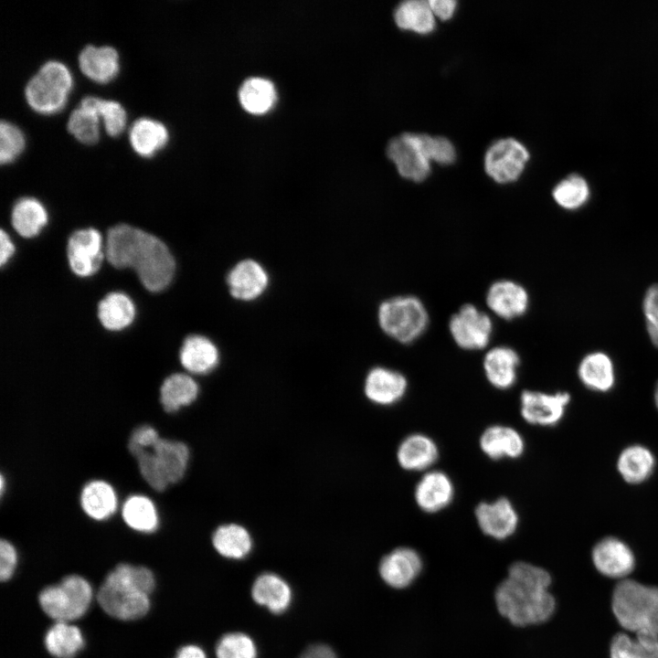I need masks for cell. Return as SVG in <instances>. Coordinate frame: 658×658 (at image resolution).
Returning a JSON list of instances; mask_svg holds the SVG:
<instances>
[{
  "label": "cell",
  "instance_id": "cell-1",
  "mask_svg": "<svg viewBox=\"0 0 658 658\" xmlns=\"http://www.w3.org/2000/svg\"><path fill=\"white\" fill-rule=\"evenodd\" d=\"M105 257L115 268H133L150 292L166 288L175 270L174 257L161 239L127 224L108 230Z\"/></svg>",
  "mask_w": 658,
  "mask_h": 658
},
{
  "label": "cell",
  "instance_id": "cell-2",
  "mask_svg": "<svg viewBox=\"0 0 658 658\" xmlns=\"http://www.w3.org/2000/svg\"><path fill=\"white\" fill-rule=\"evenodd\" d=\"M551 582L545 568L524 561L513 563L494 591L498 612L516 627L547 621L556 610Z\"/></svg>",
  "mask_w": 658,
  "mask_h": 658
},
{
  "label": "cell",
  "instance_id": "cell-3",
  "mask_svg": "<svg viewBox=\"0 0 658 658\" xmlns=\"http://www.w3.org/2000/svg\"><path fill=\"white\" fill-rule=\"evenodd\" d=\"M154 588V578L150 569L122 563L107 575L97 600L109 615L119 620H136L149 610L148 595Z\"/></svg>",
  "mask_w": 658,
  "mask_h": 658
},
{
  "label": "cell",
  "instance_id": "cell-4",
  "mask_svg": "<svg viewBox=\"0 0 658 658\" xmlns=\"http://www.w3.org/2000/svg\"><path fill=\"white\" fill-rule=\"evenodd\" d=\"M139 472L147 484L157 492L183 479L188 467L190 451L180 440L159 438L146 447H129Z\"/></svg>",
  "mask_w": 658,
  "mask_h": 658
},
{
  "label": "cell",
  "instance_id": "cell-5",
  "mask_svg": "<svg viewBox=\"0 0 658 658\" xmlns=\"http://www.w3.org/2000/svg\"><path fill=\"white\" fill-rule=\"evenodd\" d=\"M611 609L619 624L633 633L658 635V588L621 579L613 589Z\"/></svg>",
  "mask_w": 658,
  "mask_h": 658
},
{
  "label": "cell",
  "instance_id": "cell-6",
  "mask_svg": "<svg viewBox=\"0 0 658 658\" xmlns=\"http://www.w3.org/2000/svg\"><path fill=\"white\" fill-rule=\"evenodd\" d=\"M429 313L420 299L414 295H398L383 301L377 310L381 330L401 344H410L420 337L429 325Z\"/></svg>",
  "mask_w": 658,
  "mask_h": 658
},
{
  "label": "cell",
  "instance_id": "cell-7",
  "mask_svg": "<svg viewBox=\"0 0 658 658\" xmlns=\"http://www.w3.org/2000/svg\"><path fill=\"white\" fill-rule=\"evenodd\" d=\"M73 87L71 72L59 61L46 62L27 82L25 96L29 106L41 114L61 111Z\"/></svg>",
  "mask_w": 658,
  "mask_h": 658
},
{
  "label": "cell",
  "instance_id": "cell-8",
  "mask_svg": "<svg viewBox=\"0 0 658 658\" xmlns=\"http://www.w3.org/2000/svg\"><path fill=\"white\" fill-rule=\"evenodd\" d=\"M91 600L90 583L78 575L65 577L59 584L45 588L38 596L44 612L56 621L63 622L80 618Z\"/></svg>",
  "mask_w": 658,
  "mask_h": 658
},
{
  "label": "cell",
  "instance_id": "cell-9",
  "mask_svg": "<svg viewBox=\"0 0 658 658\" xmlns=\"http://www.w3.org/2000/svg\"><path fill=\"white\" fill-rule=\"evenodd\" d=\"M528 160L529 152L522 143L514 138H503L486 151L484 169L496 183H512L522 175Z\"/></svg>",
  "mask_w": 658,
  "mask_h": 658
},
{
  "label": "cell",
  "instance_id": "cell-10",
  "mask_svg": "<svg viewBox=\"0 0 658 658\" xmlns=\"http://www.w3.org/2000/svg\"><path fill=\"white\" fill-rule=\"evenodd\" d=\"M491 317L473 304L462 305L449 321V331L455 344L464 350L485 348L493 333Z\"/></svg>",
  "mask_w": 658,
  "mask_h": 658
},
{
  "label": "cell",
  "instance_id": "cell-11",
  "mask_svg": "<svg viewBox=\"0 0 658 658\" xmlns=\"http://www.w3.org/2000/svg\"><path fill=\"white\" fill-rule=\"evenodd\" d=\"M570 402L571 394L568 391L524 390L520 396V413L531 425L555 427L563 420Z\"/></svg>",
  "mask_w": 658,
  "mask_h": 658
},
{
  "label": "cell",
  "instance_id": "cell-12",
  "mask_svg": "<svg viewBox=\"0 0 658 658\" xmlns=\"http://www.w3.org/2000/svg\"><path fill=\"white\" fill-rule=\"evenodd\" d=\"M67 255L69 267L76 275L88 277L94 274L105 256L101 233L94 228L73 232L68 241Z\"/></svg>",
  "mask_w": 658,
  "mask_h": 658
},
{
  "label": "cell",
  "instance_id": "cell-13",
  "mask_svg": "<svg viewBox=\"0 0 658 658\" xmlns=\"http://www.w3.org/2000/svg\"><path fill=\"white\" fill-rule=\"evenodd\" d=\"M591 559L600 574L621 580L633 571L636 562L630 546L613 536H604L593 546Z\"/></svg>",
  "mask_w": 658,
  "mask_h": 658
},
{
  "label": "cell",
  "instance_id": "cell-14",
  "mask_svg": "<svg viewBox=\"0 0 658 658\" xmlns=\"http://www.w3.org/2000/svg\"><path fill=\"white\" fill-rule=\"evenodd\" d=\"M387 154L408 180L421 182L430 174V162L420 150L415 133H404L390 140Z\"/></svg>",
  "mask_w": 658,
  "mask_h": 658
},
{
  "label": "cell",
  "instance_id": "cell-15",
  "mask_svg": "<svg viewBox=\"0 0 658 658\" xmlns=\"http://www.w3.org/2000/svg\"><path fill=\"white\" fill-rule=\"evenodd\" d=\"M423 569V560L417 550L400 547L385 555L378 567L382 580L396 589L409 587Z\"/></svg>",
  "mask_w": 658,
  "mask_h": 658
},
{
  "label": "cell",
  "instance_id": "cell-16",
  "mask_svg": "<svg viewBox=\"0 0 658 658\" xmlns=\"http://www.w3.org/2000/svg\"><path fill=\"white\" fill-rule=\"evenodd\" d=\"M475 517L482 532L496 540L510 537L519 524L515 506L505 497L480 503L475 508Z\"/></svg>",
  "mask_w": 658,
  "mask_h": 658
},
{
  "label": "cell",
  "instance_id": "cell-17",
  "mask_svg": "<svg viewBox=\"0 0 658 658\" xmlns=\"http://www.w3.org/2000/svg\"><path fill=\"white\" fill-rule=\"evenodd\" d=\"M269 282L270 277L266 269L252 259L237 262L227 274L229 293L233 298L244 302L260 297Z\"/></svg>",
  "mask_w": 658,
  "mask_h": 658
},
{
  "label": "cell",
  "instance_id": "cell-18",
  "mask_svg": "<svg viewBox=\"0 0 658 658\" xmlns=\"http://www.w3.org/2000/svg\"><path fill=\"white\" fill-rule=\"evenodd\" d=\"M577 376L586 389L597 394L610 393L617 383L615 363L608 353L601 350L590 351L581 357Z\"/></svg>",
  "mask_w": 658,
  "mask_h": 658
},
{
  "label": "cell",
  "instance_id": "cell-19",
  "mask_svg": "<svg viewBox=\"0 0 658 658\" xmlns=\"http://www.w3.org/2000/svg\"><path fill=\"white\" fill-rule=\"evenodd\" d=\"M529 301L526 289L512 280L494 281L490 285L485 295L488 308L504 320H512L525 313Z\"/></svg>",
  "mask_w": 658,
  "mask_h": 658
},
{
  "label": "cell",
  "instance_id": "cell-20",
  "mask_svg": "<svg viewBox=\"0 0 658 658\" xmlns=\"http://www.w3.org/2000/svg\"><path fill=\"white\" fill-rule=\"evenodd\" d=\"M616 471L621 480L630 485H640L648 482L657 467V458L648 446L631 443L619 452Z\"/></svg>",
  "mask_w": 658,
  "mask_h": 658
},
{
  "label": "cell",
  "instance_id": "cell-21",
  "mask_svg": "<svg viewBox=\"0 0 658 658\" xmlns=\"http://www.w3.org/2000/svg\"><path fill=\"white\" fill-rule=\"evenodd\" d=\"M408 389L403 374L385 366H375L366 375L364 392L368 400L379 406H391L400 401Z\"/></svg>",
  "mask_w": 658,
  "mask_h": 658
},
{
  "label": "cell",
  "instance_id": "cell-22",
  "mask_svg": "<svg viewBox=\"0 0 658 658\" xmlns=\"http://www.w3.org/2000/svg\"><path fill=\"white\" fill-rule=\"evenodd\" d=\"M414 497L417 505L426 513H437L446 508L453 500L454 486L443 472L430 471L418 482Z\"/></svg>",
  "mask_w": 658,
  "mask_h": 658
},
{
  "label": "cell",
  "instance_id": "cell-23",
  "mask_svg": "<svg viewBox=\"0 0 658 658\" xmlns=\"http://www.w3.org/2000/svg\"><path fill=\"white\" fill-rule=\"evenodd\" d=\"M219 358L218 346L209 338L199 334L187 336L179 353L183 367L196 375L212 372L218 366Z\"/></svg>",
  "mask_w": 658,
  "mask_h": 658
},
{
  "label": "cell",
  "instance_id": "cell-24",
  "mask_svg": "<svg viewBox=\"0 0 658 658\" xmlns=\"http://www.w3.org/2000/svg\"><path fill=\"white\" fill-rule=\"evenodd\" d=\"M519 365L520 357L516 351L505 345L491 348L483 358L485 377L498 389H507L514 386Z\"/></svg>",
  "mask_w": 658,
  "mask_h": 658
},
{
  "label": "cell",
  "instance_id": "cell-25",
  "mask_svg": "<svg viewBox=\"0 0 658 658\" xmlns=\"http://www.w3.org/2000/svg\"><path fill=\"white\" fill-rule=\"evenodd\" d=\"M483 452L492 460L516 459L525 451V440L515 429L493 425L482 433L479 440Z\"/></svg>",
  "mask_w": 658,
  "mask_h": 658
},
{
  "label": "cell",
  "instance_id": "cell-26",
  "mask_svg": "<svg viewBox=\"0 0 658 658\" xmlns=\"http://www.w3.org/2000/svg\"><path fill=\"white\" fill-rule=\"evenodd\" d=\"M439 457L435 441L421 433L406 437L397 450V460L400 467L411 472L425 471L432 466Z\"/></svg>",
  "mask_w": 658,
  "mask_h": 658
},
{
  "label": "cell",
  "instance_id": "cell-27",
  "mask_svg": "<svg viewBox=\"0 0 658 658\" xmlns=\"http://www.w3.org/2000/svg\"><path fill=\"white\" fill-rule=\"evenodd\" d=\"M79 65L82 73L98 83H107L118 74L119 55L110 46H86L79 56Z\"/></svg>",
  "mask_w": 658,
  "mask_h": 658
},
{
  "label": "cell",
  "instance_id": "cell-28",
  "mask_svg": "<svg viewBox=\"0 0 658 658\" xmlns=\"http://www.w3.org/2000/svg\"><path fill=\"white\" fill-rule=\"evenodd\" d=\"M80 505L89 517L98 521L108 519L117 509L115 490L105 481H90L81 490Z\"/></svg>",
  "mask_w": 658,
  "mask_h": 658
},
{
  "label": "cell",
  "instance_id": "cell-29",
  "mask_svg": "<svg viewBox=\"0 0 658 658\" xmlns=\"http://www.w3.org/2000/svg\"><path fill=\"white\" fill-rule=\"evenodd\" d=\"M169 139L167 128L160 122L142 117L137 119L129 131L133 149L143 157H151L164 148Z\"/></svg>",
  "mask_w": 658,
  "mask_h": 658
},
{
  "label": "cell",
  "instance_id": "cell-30",
  "mask_svg": "<svg viewBox=\"0 0 658 658\" xmlns=\"http://www.w3.org/2000/svg\"><path fill=\"white\" fill-rule=\"evenodd\" d=\"M198 393V384L189 374L175 373L164 380L160 387V402L166 412L173 413L191 405Z\"/></svg>",
  "mask_w": 658,
  "mask_h": 658
},
{
  "label": "cell",
  "instance_id": "cell-31",
  "mask_svg": "<svg viewBox=\"0 0 658 658\" xmlns=\"http://www.w3.org/2000/svg\"><path fill=\"white\" fill-rule=\"evenodd\" d=\"M251 594L260 605L267 607L273 613L283 612L292 600L289 585L279 576L265 573L255 580Z\"/></svg>",
  "mask_w": 658,
  "mask_h": 658
},
{
  "label": "cell",
  "instance_id": "cell-32",
  "mask_svg": "<svg viewBox=\"0 0 658 658\" xmlns=\"http://www.w3.org/2000/svg\"><path fill=\"white\" fill-rule=\"evenodd\" d=\"M217 552L224 557L241 559L252 548V538L246 527L236 523L224 524L217 527L212 536Z\"/></svg>",
  "mask_w": 658,
  "mask_h": 658
},
{
  "label": "cell",
  "instance_id": "cell-33",
  "mask_svg": "<svg viewBox=\"0 0 658 658\" xmlns=\"http://www.w3.org/2000/svg\"><path fill=\"white\" fill-rule=\"evenodd\" d=\"M610 658H658V635L642 631L631 637L616 634L610 647Z\"/></svg>",
  "mask_w": 658,
  "mask_h": 658
},
{
  "label": "cell",
  "instance_id": "cell-34",
  "mask_svg": "<svg viewBox=\"0 0 658 658\" xmlns=\"http://www.w3.org/2000/svg\"><path fill=\"white\" fill-rule=\"evenodd\" d=\"M135 308L132 300L122 292L107 294L98 305V317L109 330L118 331L132 324Z\"/></svg>",
  "mask_w": 658,
  "mask_h": 658
},
{
  "label": "cell",
  "instance_id": "cell-35",
  "mask_svg": "<svg viewBox=\"0 0 658 658\" xmlns=\"http://www.w3.org/2000/svg\"><path fill=\"white\" fill-rule=\"evenodd\" d=\"M122 516L125 524L137 532L153 533L159 525L154 502L142 494H133L124 501Z\"/></svg>",
  "mask_w": 658,
  "mask_h": 658
},
{
  "label": "cell",
  "instance_id": "cell-36",
  "mask_svg": "<svg viewBox=\"0 0 658 658\" xmlns=\"http://www.w3.org/2000/svg\"><path fill=\"white\" fill-rule=\"evenodd\" d=\"M11 222L15 230L24 238L37 236L48 222L43 205L34 197L20 198L14 206Z\"/></svg>",
  "mask_w": 658,
  "mask_h": 658
},
{
  "label": "cell",
  "instance_id": "cell-37",
  "mask_svg": "<svg viewBox=\"0 0 658 658\" xmlns=\"http://www.w3.org/2000/svg\"><path fill=\"white\" fill-rule=\"evenodd\" d=\"M394 18L397 26L405 30L419 34H429L435 28V16L429 1L408 0L400 3L395 9Z\"/></svg>",
  "mask_w": 658,
  "mask_h": 658
},
{
  "label": "cell",
  "instance_id": "cell-38",
  "mask_svg": "<svg viewBox=\"0 0 658 658\" xmlns=\"http://www.w3.org/2000/svg\"><path fill=\"white\" fill-rule=\"evenodd\" d=\"M83 645L81 631L69 622L57 621L45 635V646L56 658H73Z\"/></svg>",
  "mask_w": 658,
  "mask_h": 658
},
{
  "label": "cell",
  "instance_id": "cell-39",
  "mask_svg": "<svg viewBox=\"0 0 658 658\" xmlns=\"http://www.w3.org/2000/svg\"><path fill=\"white\" fill-rule=\"evenodd\" d=\"M241 106L252 114L267 112L275 103L276 90L273 84L263 78L246 80L239 92Z\"/></svg>",
  "mask_w": 658,
  "mask_h": 658
},
{
  "label": "cell",
  "instance_id": "cell-40",
  "mask_svg": "<svg viewBox=\"0 0 658 658\" xmlns=\"http://www.w3.org/2000/svg\"><path fill=\"white\" fill-rule=\"evenodd\" d=\"M556 204L568 211H576L583 207L590 197V188L586 179L571 174L559 181L552 190Z\"/></svg>",
  "mask_w": 658,
  "mask_h": 658
},
{
  "label": "cell",
  "instance_id": "cell-41",
  "mask_svg": "<svg viewBox=\"0 0 658 658\" xmlns=\"http://www.w3.org/2000/svg\"><path fill=\"white\" fill-rule=\"evenodd\" d=\"M68 130L82 143L92 144L100 138V116L93 108L80 101L69 115Z\"/></svg>",
  "mask_w": 658,
  "mask_h": 658
},
{
  "label": "cell",
  "instance_id": "cell-42",
  "mask_svg": "<svg viewBox=\"0 0 658 658\" xmlns=\"http://www.w3.org/2000/svg\"><path fill=\"white\" fill-rule=\"evenodd\" d=\"M81 102L97 111L109 135L117 136L123 132L127 122V114L121 103L94 96H86Z\"/></svg>",
  "mask_w": 658,
  "mask_h": 658
},
{
  "label": "cell",
  "instance_id": "cell-43",
  "mask_svg": "<svg viewBox=\"0 0 658 658\" xmlns=\"http://www.w3.org/2000/svg\"><path fill=\"white\" fill-rule=\"evenodd\" d=\"M415 138L420 150L430 162L434 161L440 164H451L455 161L456 151L449 139L421 133H415Z\"/></svg>",
  "mask_w": 658,
  "mask_h": 658
},
{
  "label": "cell",
  "instance_id": "cell-44",
  "mask_svg": "<svg viewBox=\"0 0 658 658\" xmlns=\"http://www.w3.org/2000/svg\"><path fill=\"white\" fill-rule=\"evenodd\" d=\"M217 658H256L253 641L246 634L232 632L224 635L216 647Z\"/></svg>",
  "mask_w": 658,
  "mask_h": 658
},
{
  "label": "cell",
  "instance_id": "cell-45",
  "mask_svg": "<svg viewBox=\"0 0 658 658\" xmlns=\"http://www.w3.org/2000/svg\"><path fill=\"white\" fill-rule=\"evenodd\" d=\"M25 148V137L15 124L2 121L0 124V161L9 164L16 159Z\"/></svg>",
  "mask_w": 658,
  "mask_h": 658
},
{
  "label": "cell",
  "instance_id": "cell-46",
  "mask_svg": "<svg viewBox=\"0 0 658 658\" xmlns=\"http://www.w3.org/2000/svg\"><path fill=\"white\" fill-rule=\"evenodd\" d=\"M642 309L647 335L653 345L658 349V283L646 289Z\"/></svg>",
  "mask_w": 658,
  "mask_h": 658
},
{
  "label": "cell",
  "instance_id": "cell-47",
  "mask_svg": "<svg viewBox=\"0 0 658 658\" xmlns=\"http://www.w3.org/2000/svg\"><path fill=\"white\" fill-rule=\"evenodd\" d=\"M17 555L14 546L7 540L0 542V578L8 580L16 568Z\"/></svg>",
  "mask_w": 658,
  "mask_h": 658
},
{
  "label": "cell",
  "instance_id": "cell-48",
  "mask_svg": "<svg viewBox=\"0 0 658 658\" xmlns=\"http://www.w3.org/2000/svg\"><path fill=\"white\" fill-rule=\"evenodd\" d=\"M429 4L434 16L447 20L453 16L457 2L454 0H430Z\"/></svg>",
  "mask_w": 658,
  "mask_h": 658
},
{
  "label": "cell",
  "instance_id": "cell-49",
  "mask_svg": "<svg viewBox=\"0 0 658 658\" xmlns=\"http://www.w3.org/2000/svg\"><path fill=\"white\" fill-rule=\"evenodd\" d=\"M299 658H337L334 652L324 644L310 646Z\"/></svg>",
  "mask_w": 658,
  "mask_h": 658
},
{
  "label": "cell",
  "instance_id": "cell-50",
  "mask_svg": "<svg viewBox=\"0 0 658 658\" xmlns=\"http://www.w3.org/2000/svg\"><path fill=\"white\" fill-rule=\"evenodd\" d=\"M0 265L4 266L15 252V246L9 236L4 231L0 232Z\"/></svg>",
  "mask_w": 658,
  "mask_h": 658
},
{
  "label": "cell",
  "instance_id": "cell-51",
  "mask_svg": "<svg viewBox=\"0 0 658 658\" xmlns=\"http://www.w3.org/2000/svg\"><path fill=\"white\" fill-rule=\"evenodd\" d=\"M176 658H207L204 651L196 645H186L181 647L176 653Z\"/></svg>",
  "mask_w": 658,
  "mask_h": 658
},
{
  "label": "cell",
  "instance_id": "cell-52",
  "mask_svg": "<svg viewBox=\"0 0 658 658\" xmlns=\"http://www.w3.org/2000/svg\"><path fill=\"white\" fill-rule=\"evenodd\" d=\"M653 400L655 409L658 410V380L653 388Z\"/></svg>",
  "mask_w": 658,
  "mask_h": 658
},
{
  "label": "cell",
  "instance_id": "cell-53",
  "mask_svg": "<svg viewBox=\"0 0 658 658\" xmlns=\"http://www.w3.org/2000/svg\"><path fill=\"white\" fill-rule=\"evenodd\" d=\"M4 484H5L4 477H3V475H1V487H0L1 493L4 492Z\"/></svg>",
  "mask_w": 658,
  "mask_h": 658
}]
</instances>
